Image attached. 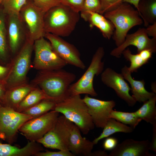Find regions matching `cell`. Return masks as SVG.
I'll return each instance as SVG.
<instances>
[{
	"label": "cell",
	"mask_w": 156,
	"mask_h": 156,
	"mask_svg": "<svg viewBox=\"0 0 156 156\" xmlns=\"http://www.w3.org/2000/svg\"><path fill=\"white\" fill-rule=\"evenodd\" d=\"M81 16L85 21L88 22L90 27L95 26L98 28L105 38L109 39L112 36L114 27L112 23L102 14L89 11L81 14Z\"/></svg>",
	"instance_id": "21"
},
{
	"label": "cell",
	"mask_w": 156,
	"mask_h": 156,
	"mask_svg": "<svg viewBox=\"0 0 156 156\" xmlns=\"http://www.w3.org/2000/svg\"><path fill=\"white\" fill-rule=\"evenodd\" d=\"M138 53L143 59L148 62L149 60L151 57L153 53L150 50L145 49Z\"/></svg>",
	"instance_id": "40"
},
{
	"label": "cell",
	"mask_w": 156,
	"mask_h": 156,
	"mask_svg": "<svg viewBox=\"0 0 156 156\" xmlns=\"http://www.w3.org/2000/svg\"><path fill=\"white\" fill-rule=\"evenodd\" d=\"M2 106L1 104L0 103V108L1 107V106Z\"/></svg>",
	"instance_id": "46"
},
{
	"label": "cell",
	"mask_w": 156,
	"mask_h": 156,
	"mask_svg": "<svg viewBox=\"0 0 156 156\" xmlns=\"http://www.w3.org/2000/svg\"><path fill=\"white\" fill-rule=\"evenodd\" d=\"M9 64L6 66L0 64V81H2L6 77L9 70Z\"/></svg>",
	"instance_id": "41"
},
{
	"label": "cell",
	"mask_w": 156,
	"mask_h": 156,
	"mask_svg": "<svg viewBox=\"0 0 156 156\" xmlns=\"http://www.w3.org/2000/svg\"><path fill=\"white\" fill-rule=\"evenodd\" d=\"M8 20L7 34L9 47L12 54H16L25 42L27 36L26 28L19 15H8Z\"/></svg>",
	"instance_id": "16"
},
{
	"label": "cell",
	"mask_w": 156,
	"mask_h": 156,
	"mask_svg": "<svg viewBox=\"0 0 156 156\" xmlns=\"http://www.w3.org/2000/svg\"><path fill=\"white\" fill-rule=\"evenodd\" d=\"M44 14L32 0H27L20 12L19 16L26 28L27 38L32 42L44 37Z\"/></svg>",
	"instance_id": "9"
},
{
	"label": "cell",
	"mask_w": 156,
	"mask_h": 156,
	"mask_svg": "<svg viewBox=\"0 0 156 156\" xmlns=\"http://www.w3.org/2000/svg\"><path fill=\"white\" fill-rule=\"evenodd\" d=\"M138 11L146 27L156 22V0H140Z\"/></svg>",
	"instance_id": "25"
},
{
	"label": "cell",
	"mask_w": 156,
	"mask_h": 156,
	"mask_svg": "<svg viewBox=\"0 0 156 156\" xmlns=\"http://www.w3.org/2000/svg\"><path fill=\"white\" fill-rule=\"evenodd\" d=\"M108 154L104 151H97L91 153V156H108Z\"/></svg>",
	"instance_id": "43"
},
{
	"label": "cell",
	"mask_w": 156,
	"mask_h": 156,
	"mask_svg": "<svg viewBox=\"0 0 156 156\" xmlns=\"http://www.w3.org/2000/svg\"><path fill=\"white\" fill-rule=\"evenodd\" d=\"M84 1L85 0H61V3L79 13L83 8Z\"/></svg>",
	"instance_id": "35"
},
{
	"label": "cell",
	"mask_w": 156,
	"mask_h": 156,
	"mask_svg": "<svg viewBox=\"0 0 156 156\" xmlns=\"http://www.w3.org/2000/svg\"><path fill=\"white\" fill-rule=\"evenodd\" d=\"M153 125V133L152 139L150 142L149 150L153 151L156 153V122L152 125Z\"/></svg>",
	"instance_id": "38"
},
{
	"label": "cell",
	"mask_w": 156,
	"mask_h": 156,
	"mask_svg": "<svg viewBox=\"0 0 156 156\" xmlns=\"http://www.w3.org/2000/svg\"><path fill=\"white\" fill-rule=\"evenodd\" d=\"M118 144L117 139L114 137H108L105 138L103 143V147L106 150L112 151Z\"/></svg>",
	"instance_id": "37"
},
{
	"label": "cell",
	"mask_w": 156,
	"mask_h": 156,
	"mask_svg": "<svg viewBox=\"0 0 156 156\" xmlns=\"http://www.w3.org/2000/svg\"><path fill=\"white\" fill-rule=\"evenodd\" d=\"M59 113L53 110L25 122L19 131L29 141L36 142L55 126Z\"/></svg>",
	"instance_id": "11"
},
{
	"label": "cell",
	"mask_w": 156,
	"mask_h": 156,
	"mask_svg": "<svg viewBox=\"0 0 156 156\" xmlns=\"http://www.w3.org/2000/svg\"><path fill=\"white\" fill-rule=\"evenodd\" d=\"M74 124L63 115L59 116L53 127L37 142L47 148L69 151L68 140Z\"/></svg>",
	"instance_id": "10"
},
{
	"label": "cell",
	"mask_w": 156,
	"mask_h": 156,
	"mask_svg": "<svg viewBox=\"0 0 156 156\" xmlns=\"http://www.w3.org/2000/svg\"><path fill=\"white\" fill-rule=\"evenodd\" d=\"M156 95L143 103V104L135 112L142 120L152 125L156 122Z\"/></svg>",
	"instance_id": "26"
},
{
	"label": "cell",
	"mask_w": 156,
	"mask_h": 156,
	"mask_svg": "<svg viewBox=\"0 0 156 156\" xmlns=\"http://www.w3.org/2000/svg\"><path fill=\"white\" fill-rule=\"evenodd\" d=\"M3 0H0V5L1 4Z\"/></svg>",
	"instance_id": "45"
},
{
	"label": "cell",
	"mask_w": 156,
	"mask_h": 156,
	"mask_svg": "<svg viewBox=\"0 0 156 156\" xmlns=\"http://www.w3.org/2000/svg\"><path fill=\"white\" fill-rule=\"evenodd\" d=\"M35 5L45 13L51 8L61 4V0H32Z\"/></svg>",
	"instance_id": "32"
},
{
	"label": "cell",
	"mask_w": 156,
	"mask_h": 156,
	"mask_svg": "<svg viewBox=\"0 0 156 156\" xmlns=\"http://www.w3.org/2000/svg\"><path fill=\"white\" fill-rule=\"evenodd\" d=\"M45 99H47L44 93L40 88L36 87L30 91L19 103L16 111L21 112Z\"/></svg>",
	"instance_id": "27"
},
{
	"label": "cell",
	"mask_w": 156,
	"mask_h": 156,
	"mask_svg": "<svg viewBox=\"0 0 156 156\" xmlns=\"http://www.w3.org/2000/svg\"><path fill=\"white\" fill-rule=\"evenodd\" d=\"M34 42L28 38L11 60L8 72L2 81L5 89L27 83V75L30 69Z\"/></svg>",
	"instance_id": "5"
},
{
	"label": "cell",
	"mask_w": 156,
	"mask_h": 156,
	"mask_svg": "<svg viewBox=\"0 0 156 156\" xmlns=\"http://www.w3.org/2000/svg\"><path fill=\"white\" fill-rule=\"evenodd\" d=\"M83 99L95 126L103 128L110 118V113L116 105L115 102L113 100H100L90 97L87 94Z\"/></svg>",
	"instance_id": "15"
},
{
	"label": "cell",
	"mask_w": 156,
	"mask_h": 156,
	"mask_svg": "<svg viewBox=\"0 0 156 156\" xmlns=\"http://www.w3.org/2000/svg\"><path fill=\"white\" fill-rule=\"evenodd\" d=\"M56 103L49 100H42L33 107L22 112L35 118L41 116L51 110H54Z\"/></svg>",
	"instance_id": "28"
},
{
	"label": "cell",
	"mask_w": 156,
	"mask_h": 156,
	"mask_svg": "<svg viewBox=\"0 0 156 156\" xmlns=\"http://www.w3.org/2000/svg\"><path fill=\"white\" fill-rule=\"evenodd\" d=\"M122 54L127 60L130 62V66L128 68L131 73L136 72L138 69L148 62L143 59L138 53L132 54L129 48L124 50Z\"/></svg>",
	"instance_id": "30"
},
{
	"label": "cell",
	"mask_w": 156,
	"mask_h": 156,
	"mask_svg": "<svg viewBox=\"0 0 156 156\" xmlns=\"http://www.w3.org/2000/svg\"><path fill=\"white\" fill-rule=\"evenodd\" d=\"M121 72L125 79L130 84L132 96L136 102L143 103L156 95L153 92H150L146 90L144 87L145 82L143 79L137 80L134 79L128 67L126 65L122 68Z\"/></svg>",
	"instance_id": "19"
},
{
	"label": "cell",
	"mask_w": 156,
	"mask_h": 156,
	"mask_svg": "<svg viewBox=\"0 0 156 156\" xmlns=\"http://www.w3.org/2000/svg\"><path fill=\"white\" fill-rule=\"evenodd\" d=\"M140 1V0H123V2L132 4L138 11L139 4Z\"/></svg>",
	"instance_id": "44"
},
{
	"label": "cell",
	"mask_w": 156,
	"mask_h": 156,
	"mask_svg": "<svg viewBox=\"0 0 156 156\" xmlns=\"http://www.w3.org/2000/svg\"><path fill=\"white\" fill-rule=\"evenodd\" d=\"M105 54L103 47H99L92 58L90 65L82 76L76 82L71 84L69 89L70 96L85 94L96 96L97 94L93 84L95 76L101 74L103 70L104 63L102 60Z\"/></svg>",
	"instance_id": "6"
},
{
	"label": "cell",
	"mask_w": 156,
	"mask_h": 156,
	"mask_svg": "<svg viewBox=\"0 0 156 156\" xmlns=\"http://www.w3.org/2000/svg\"><path fill=\"white\" fill-rule=\"evenodd\" d=\"M31 83L40 88L47 99L59 103L70 96V86L76 75L62 68L39 71Z\"/></svg>",
	"instance_id": "1"
},
{
	"label": "cell",
	"mask_w": 156,
	"mask_h": 156,
	"mask_svg": "<svg viewBox=\"0 0 156 156\" xmlns=\"http://www.w3.org/2000/svg\"><path fill=\"white\" fill-rule=\"evenodd\" d=\"M3 9L0 10V63L8 65L11 62L6 39L7 30L5 22V15Z\"/></svg>",
	"instance_id": "24"
},
{
	"label": "cell",
	"mask_w": 156,
	"mask_h": 156,
	"mask_svg": "<svg viewBox=\"0 0 156 156\" xmlns=\"http://www.w3.org/2000/svg\"><path fill=\"white\" fill-rule=\"evenodd\" d=\"M6 90L2 82L0 81V103H3Z\"/></svg>",
	"instance_id": "42"
},
{
	"label": "cell",
	"mask_w": 156,
	"mask_h": 156,
	"mask_svg": "<svg viewBox=\"0 0 156 156\" xmlns=\"http://www.w3.org/2000/svg\"><path fill=\"white\" fill-rule=\"evenodd\" d=\"M110 117L134 129L142 120L135 112H125L113 110L111 112Z\"/></svg>",
	"instance_id": "29"
},
{
	"label": "cell",
	"mask_w": 156,
	"mask_h": 156,
	"mask_svg": "<svg viewBox=\"0 0 156 156\" xmlns=\"http://www.w3.org/2000/svg\"><path fill=\"white\" fill-rule=\"evenodd\" d=\"M102 132L92 142L96 144L101 140L108 137L118 132L130 133L132 132L134 129L130 126L122 123L115 119L110 118L104 126Z\"/></svg>",
	"instance_id": "23"
},
{
	"label": "cell",
	"mask_w": 156,
	"mask_h": 156,
	"mask_svg": "<svg viewBox=\"0 0 156 156\" xmlns=\"http://www.w3.org/2000/svg\"><path fill=\"white\" fill-rule=\"evenodd\" d=\"M33 49L35 57L33 67L39 71L49 70L62 68L67 64L53 50L49 42L44 37L34 42Z\"/></svg>",
	"instance_id": "7"
},
{
	"label": "cell",
	"mask_w": 156,
	"mask_h": 156,
	"mask_svg": "<svg viewBox=\"0 0 156 156\" xmlns=\"http://www.w3.org/2000/svg\"><path fill=\"white\" fill-rule=\"evenodd\" d=\"M34 156H75L74 155L68 151L59 150L58 151H46L37 153Z\"/></svg>",
	"instance_id": "36"
},
{
	"label": "cell",
	"mask_w": 156,
	"mask_h": 156,
	"mask_svg": "<svg viewBox=\"0 0 156 156\" xmlns=\"http://www.w3.org/2000/svg\"><path fill=\"white\" fill-rule=\"evenodd\" d=\"M146 28H140L135 32L127 34L123 42L120 46L114 49L110 52V55L116 58H120L122 52L128 47L133 45L137 48V52L148 49L153 53L156 52V38H149Z\"/></svg>",
	"instance_id": "14"
},
{
	"label": "cell",
	"mask_w": 156,
	"mask_h": 156,
	"mask_svg": "<svg viewBox=\"0 0 156 156\" xmlns=\"http://www.w3.org/2000/svg\"><path fill=\"white\" fill-rule=\"evenodd\" d=\"M101 7L100 0H85L81 14L90 11L101 14Z\"/></svg>",
	"instance_id": "33"
},
{
	"label": "cell",
	"mask_w": 156,
	"mask_h": 156,
	"mask_svg": "<svg viewBox=\"0 0 156 156\" xmlns=\"http://www.w3.org/2000/svg\"><path fill=\"white\" fill-rule=\"evenodd\" d=\"M148 140L137 141L127 139L111 151L108 156H155L150 153Z\"/></svg>",
	"instance_id": "17"
},
{
	"label": "cell",
	"mask_w": 156,
	"mask_h": 156,
	"mask_svg": "<svg viewBox=\"0 0 156 156\" xmlns=\"http://www.w3.org/2000/svg\"><path fill=\"white\" fill-rule=\"evenodd\" d=\"M36 86L27 83L12 88L6 91L2 106L16 111L19 103Z\"/></svg>",
	"instance_id": "20"
},
{
	"label": "cell",
	"mask_w": 156,
	"mask_h": 156,
	"mask_svg": "<svg viewBox=\"0 0 156 156\" xmlns=\"http://www.w3.org/2000/svg\"><path fill=\"white\" fill-rule=\"evenodd\" d=\"M100 1L101 14L115 9L123 2V0H100Z\"/></svg>",
	"instance_id": "34"
},
{
	"label": "cell",
	"mask_w": 156,
	"mask_h": 156,
	"mask_svg": "<svg viewBox=\"0 0 156 156\" xmlns=\"http://www.w3.org/2000/svg\"><path fill=\"white\" fill-rule=\"evenodd\" d=\"M44 150L40 144L36 142L29 141L22 148L0 142V156H34Z\"/></svg>",
	"instance_id": "22"
},
{
	"label": "cell",
	"mask_w": 156,
	"mask_h": 156,
	"mask_svg": "<svg viewBox=\"0 0 156 156\" xmlns=\"http://www.w3.org/2000/svg\"><path fill=\"white\" fill-rule=\"evenodd\" d=\"M27 0H3L1 5L4 12L7 15H19L20 12Z\"/></svg>",
	"instance_id": "31"
},
{
	"label": "cell",
	"mask_w": 156,
	"mask_h": 156,
	"mask_svg": "<svg viewBox=\"0 0 156 156\" xmlns=\"http://www.w3.org/2000/svg\"><path fill=\"white\" fill-rule=\"evenodd\" d=\"M31 116L18 112L9 107L0 108V139L10 144L15 141L19 129Z\"/></svg>",
	"instance_id": "8"
},
{
	"label": "cell",
	"mask_w": 156,
	"mask_h": 156,
	"mask_svg": "<svg viewBox=\"0 0 156 156\" xmlns=\"http://www.w3.org/2000/svg\"><path fill=\"white\" fill-rule=\"evenodd\" d=\"M44 37L49 40L58 55L67 64L82 69L86 68V65L81 58L79 51L73 45L60 37L51 34L45 33Z\"/></svg>",
	"instance_id": "12"
},
{
	"label": "cell",
	"mask_w": 156,
	"mask_h": 156,
	"mask_svg": "<svg viewBox=\"0 0 156 156\" xmlns=\"http://www.w3.org/2000/svg\"><path fill=\"white\" fill-rule=\"evenodd\" d=\"M79 19V13L61 3L45 13V33L60 37L68 36L74 30Z\"/></svg>",
	"instance_id": "2"
},
{
	"label": "cell",
	"mask_w": 156,
	"mask_h": 156,
	"mask_svg": "<svg viewBox=\"0 0 156 156\" xmlns=\"http://www.w3.org/2000/svg\"><path fill=\"white\" fill-rule=\"evenodd\" d=\"M104 15L114 27L112 37L117 47L123 42L131 28L141 25L143 22L138 10L126 2H123L116 8L105 13Z\"/></svg>",
	"instance_id": "3"
},
{
	"label": "cell",
	"mask_w": 156,
	"mask_h": 156,
	"mask_svg": "<svg viewBox=\"0 0 156 156\" xmlns=\"http://www.w3.org/2000/svg\"><path fill=\"white\" fill-rule=\"evenodd\" d=\"M54 110L72 122L84 135L95 127L88 107L80 95L69 96L56 103Z\"/></svg>",
	"instance_id": "4"
},
{
	"label": "cell",
	"mask_w": 156,
	"mask_h": 156,
	"mask_svg": "<svg viewBox=\"0 0 156 156\" xmlns=\"http://www.w3.org/2000/svg\"><path fill=\"white\" fill-rule=\"evenodd\" d=\"M146 28V31L148 36L156 38V22L147 26Z\"/></svg>",
	"instance_id": "39"
},
{
	"label": "cell",
	"mask_w": 156,
	"mask_h": 156,
	"mask_svg": "<svg viewBox=\"0 0 156 156\" xmlns=\"http://www.w3.org/2000/svg\"><path fill=\"white\" fill-rule=\"evenodd\" d=\"M79 128L74 124L71 129L68 145V150L75 156H91L94 145L82 137Z\"/></svg>",
	"instance_id": "18"
},
{
	"label": "cell",
	"mask_w": 156,
	"mask_h": 156,
	"mask_svg": "<svg viewBox=\"0 0 156 156\" xmlns=\"http://www.w3.org/2000/svg\"><path fill=\"white\" fill-rule=\"evenodd\" d=\"M101 79L105 85L112 88L117 95L129 106L133 107L135 105L137 102L129 94L131 88L121 73L107 68L101 73Z\"/></svg>",
	"instance_id": "13"
}]
</instances>
